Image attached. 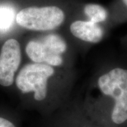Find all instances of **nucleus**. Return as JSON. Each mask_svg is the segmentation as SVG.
<instances>
[{
  "label": "nucleus",
  "instance_id": "obj_1",
  "mask_svg": "<svg viewBox=\"0 0 127 127\" xmlns=\"http://www.w3.org/2000/svg\"><path fill=\"white\" fill-rule=\"evenodd\" d=\"M64 18V11L57 6H31L21 9L16 16V21L28 30L47 31L60 26Z\"/></svg>",
  "mask_w": 127,
  "mask_h": 127
},
{
  "label": "nucleus",
  "instance_id": "obj_2",
  "mask_svg": "<svg viewBox=\"0 0 127 127\" xmlns=\"http://www.w3.org/2000/svg\"><path fill=\"white\" fill-rule=\"evenodd\" d=\"M55 73V69L48 64H28L18 73L16 78V86L23 93H34L37 101L45 100L48 81Z\"/></svg>",
  "mask_w": 127,
  "mask_h": 127
},
{
  "label": "nucleus",
  "instance_id": "obj_3",
  "mask_svg": "<svg viewBox=\"0 0 127 127\" xmlns=\"http://www.w3.org/2000/svg\"><path fill=\"white\" fill-rule=\"evenodd\" d=\"M66 43L62 37L56 34H50L40 40L28 42L26 52L34 63L59 66L63 64L62 54L66 52Z\"/></svg>",
  "mask_w": 127,
  "mask_h": 127
},
{
  "label": "nucleus",
  "instance_id": "obj_4",
  "mask_svg": "<svg viewBox=\"0 0 127 127\" xmlns=\"http://www.w3.org/2000/svg\"><path fill=\"white\" fill-rule=\"evenodd\" d=\"M21 61L20 44L15 39H9L0 52V85L8 87L13 84L14 76Z\"/></svg>",
  "mask_w": 127,
  "mask_h": 127
},
{
  "label": "nucleus",
  "instance_id": "obj_5",
  "mask_svg": "<svg viewBox=\"0 0 127 127\" xmlns=\"http://www.w3.org/2000/svg\"><path fill=\"white\" fill-rule=\"evenodd\" d=\"M100 91L114 102L127 97V70L114 68L102 75L97 81Z\"/></svg>",
  "mask_w": 127,
  "mask_h": 127
},
{
  "label": "nucleus",
  "instance_id": "obj_6",
  "mask_svg": "<svg viewBox=\"0 0 127 127\" xmlns=\"http://www.w3.org/2000/svg\"><path fill=\"white\" fill-rule=\"evenodd\" d=\"M70 31L74 37L91 43L99 42L104 35L102 28L91 21H74L70 26Z\"/></svg>",
  "mask_w": 127,
  "mask_h": 127
},
{
  "label": "nucleus",
  "instance_id": "obj_7",
  "mask_svg": "<svg viewBox=\"0 0 127 127\" xmlns=\"http://www.w3.org/2000/svg\"><path fill=\"white\" fill-rule=\"evenodd\" d=\"M84 13L89 18V21L95 23L104 22L108 17L107 9L97 4H88L84 7Z\"/></svg>",
  "mask_w": 127,
  "mask_h": 127
},
{
  "label": "nucleus",
  "instance_id": "obj_8",
  "mask_svg": "<svg viewBox=\"0 0 127 127\" xmlns=\"http://www.w3.org/2000/svg\"><path fill=\"white\" fill-rule=\"evenodd\" d=\"M111 120L115 124H122L127 120V97L114 102Z\"/></svg>",
  "mask_w": 127,
  "mask_h": 127
},
{
  "label": "nucleus",
  "instance_id": "obj_9",
  "mask_svg": "<svg viewBox=\"0 0 127 127\" xmlns=\"http://www.w3.org/2000/svg\"><path fill=\"white\" fill-rule=\"evenodd\" d=\"M15 11L7 6H0V32H7L14 23Z\"/></svg>",
  "mask_w": 127,
  "mask_h": 127
},
{
  "label": "nucleus",
  "instance_id": "obj_10",
  "mask_svg": "<svg viewBox=\"0 0 127 127\" xmlns=\"http://www.w3.org/2000/svg\"><path fill=\"white\" fill-rule=\"evenodd\" d=\"M0 127H16L11 121L8 119L0 117Z\"/></svg>",
  "mask_w": 127,
  "mask_h": 127
},
{
  "label": "nucleus",
  "instance_id": "obj_11",
  "mask_svg": "<svg viewBox=\"0 0 127 127\" xmlns=\"http://www.w3.org/2000/svg\"><path fill=\"white\" fill-rule=\"evenodd\" d=\"M122 3L124 4V6L127 8V0H122Z\"/></svg>",
  "mask_w": 127,
  "mask_h": 127
},
{
  "label": "nucleus",
  "instance_id": "obj_12",
  "mask_svg": "<svg viewBox=\"0 0 127 127\" xmlns=\"http://www.w3.org/2000/svg\"></svg>",
  "mask_w": 127,
  "mask_h": 127
}]
</instances>
